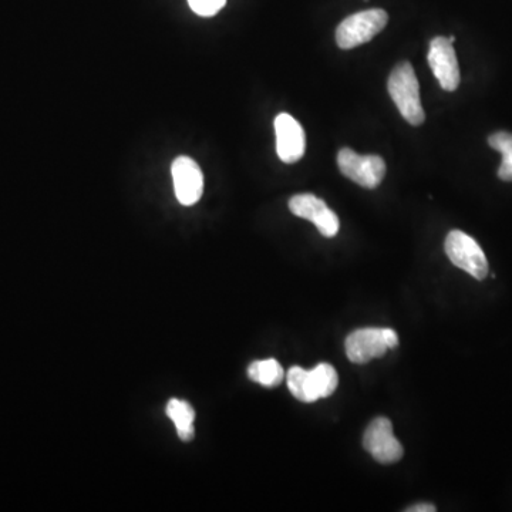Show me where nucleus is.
<instances>
[{"mask_svg": "<svg viewBox=\"0 0 512 512\" xmlns=\"http://www.w3.org/2000/svg\"><path fill=\"white\" fill-rule=\"evenodd\" d=\"M286 382L295 399L303 403H313L332 396L338 389L339 377L335 367L320 363L312 370L291 367L286 375Z\"/></svg>", "mask_w": 512, "mask_h": 512, "instance_id": "1", "label": "nucleus"}, {"mask_svg": "<svg viewBox=\"0 0 512 512\" xmlns=\"http://www.w3.org/2000/svg\"><path fill=\"white\" fill-rule=\"evenodd\" d=\"M390 97L407 123L412 126H421L426 120L423 106H421L420 86L412 64L403 62L397 64L389 77Z\"/></svg>", "mask_w": 512, "mask_h": 512, "instance_id": "2", "label": "nucleus"}, {"mask_svg": "<svg viewBox=\"0 0 512 512\" xmlns=\"http://www.w3.org/2000/svg\"><path fill=\"white\" fill-rule=\"evenodd\" d=\"M389 15L383 9H369L350 15L336 29V43L340 49H355L370 42L387 26Z\"/></svg>", "mask_w": 512, "mask_h": 512, "instance_id": "3", "label": "nucleus"}, {"mask_svg": "<svg viewBox=\"0 0 512 512\" xmlns=\"http://www.w3.org/2000/svg\"><path fill=\"white\" fill-rule=\"evenodd\" d=\"M399 345V335L389 328L357 329L346 339V355L350 362L365 365L376 357L383 356L387 349Z\"/></svg>", "mask_w": 512, "mask_h": 512, "instance_id": "4", "label": "nucleus"}, {"mask_svg": "<svg viewBox=\"0 0 512 512\" xmlns=\"http://www.w3.org/2000/svg\"><path fill=\"white\" fill-rule=\"evenodd\" d=\"M446 254L457 268L483 281L488 275V261L476 239L463 231H451L446 238Z\"/></svg>", "mask_w": 512, "mask_h": 512, "instance_id": "5", "label": "nucleus"}, {"mask_svg": "<svg viewBox=\"0 0 512 512\" xmlns=\"http://www.w3.org/2000/svg\"><path fill=\"white\" fill-rule=\"evenodd\" d=\"M340 173L360 187H379L386 175V163L379 156H359L350 148H342L338 154Z\"/></svg>", "mask_w": 512, "mask_h": 512, "instance_id": "6", "label": "nucleus"}, {"mask_svg": "<svg viewBox=\"0 0 512 512\" xmlns=\"http://www.w3.org/2000/svg\"><path fill=\"white\" fill-rule=\"evenodd\" d=\"M363 447L382 464L396 463L403 457V446L394 437L392 421L386 417H377L367 426Z\"/></svg>", "mask_w": 512, "mask_h": 512, "instance_id": "7", "label": "nucleus"}, {"mask_svg": "<svg viewBox=\"0 0 512 512\" xmlns=\"http://www.w3.org/2000/svg\"><path fill=\"white\" fill-rule=\"evenodd\" d=\"M430 69L440 86L446 92H454L460 86V67L456 50L448 37L437 36L430 42L429 49Z\"/></svg>", "mask_w": 512, "mask_h": 512, "instance_id": "8", "label": "nucleus"}, {"mask_svg": "<svg viewBox=\"0 0 512 512\" xmlns=\"http://www.w3.org/2000/svg\"><path fill=\"white\" fill-rule=\"evenodd\" d=\"M289 210L296 217L303 218L315 224L320 234L326 238H333L339 232L340 222L326 202L313 194H299L289 201Z\"/></svg>", "mask_w": 512, "mask_h": 512, "instance_id": "9", "label": "nucleus"}, {"mask_svg": "<svg viewBox=\"0 0 512 512\" xmlns=\"http://www.w3.org/2000/svg\"><path fill=\"white\" fill-rule=\"evenodd\" d=\"M171 174L178 202L185 207L197 204L204 192V174L200 165L190 157H178L171 165Z\"/></svg>", "mask_w": 512, "mask_h": 512, "instance_id": "10", "label": "nucleus"}, {"mask_svg": "<svg viewBox=\"0 0 512 512\" xmlns=\"http://www.w3.org/2000/svg\"><path fill=\"white\" fill-rule=\"evenodd\" d=\"M276 153L286 164L301 160L305 154V131L291 114L281 113L275 119Z\"/></svg>", "mask_w": 512, "mask_h": 512, "instance_id": "11", "label": "nucleus"}, {"mask_svg": "<svg viewBox=\"0 0 512 512\" xmlns=\"http://www.w3.org/2000/svg\"><path fill=\"white\" fill-rule=\"evenodd\" d=\"M167 416L174 421L175 429H177L178 437L183 441H191L194 439V409L183 400L173 399L167 404Z\"/></svg>", "mask_w": 512, "mask_h": 512, "instance_id": "12", "label": "nucleus"}, {"mask_svg": "<svg viewBox=\"0 0 512 512\" xmlns=\"http://www.w3.org/2000/svg\"><path fill=\"white\" fill-rule=\"evenodd\" d=\"M249 379L265 387H276L284 380L285 372L275 359L256 360L248 369Z\"/></svg>", "mask_w": 512, "mask_h": 512, "instance_id": "13", "label": "nucleus"}, {"mask_svg": "<svg viewBox=\"0 0 512 512\" xmlns=\"http://www.w3.org/2000/svg\"><path fill=\"white\" fill-rule=\"evenodd\" d=\"M488 144L503 154V163L498 170V177L503 181H512V134L500 131L488 138Z\"/></svg>", "mask_w": 512, "mask_h": 512, "instance_id": "14", "label": "nucleus"}, {"mask_svg": "<svg viewBox=\"0 0 512 512\" xmlns=\"http://www.w3.org/2000/svg\"><path fill=\"white\" fill-rule=\"evenodd\" d=\"M225 3L227 0H188L192 12L197 13L198 16H204V18L217 15L224 8Z\"/></svg>", "mask_w": 512, "mask_h": 512, "instance_id": "15", "label": "nucleus"}, {"mask_svg": "<svg viewBox=\"0 0 512 512\" xmlns=\"http://www.w3.org/2000/svg\"><path fill=\"white\" fill-rule=\"evenodd\" d=\"M406 511L409 512H434L436 511V507L431 504H419L414 505V507L407 508Z\"/></svg>", "mask_w": 512, "mask_h": 512, "instance_id": "16", "label": "nucleus"}]
</instances>
